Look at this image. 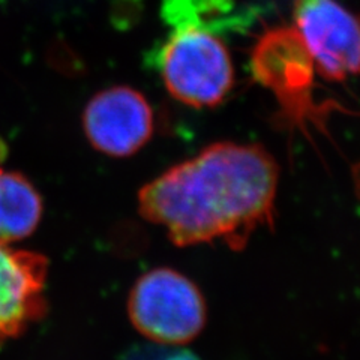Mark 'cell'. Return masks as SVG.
<instances>
[{"label":"cell","instance_id":"1","mask_svg":"<svg viewBox=\"0 0 360 360\" xmlns=\"http://www.w3.org/2000/svg\"><path fill=\"white\" fill-rule=\"evenodd\" d=\"M278 180L262 146L219 141L146 184L139 210L177 246L221 242L242 251L258 229H274Z\"/></svg>","mask_w":360,"mask_h":360},{"label":"cell","instance_id":"2","mask_svg":"<svg viewBox=\"0 0 360 360\" xmlns=\"http://www.w3.org/2000/svg\"><path fill=\"white\" fill-rule=\"evenodd\" d=\"M156 66L168 94L194 108L219 105L234 86L227 47L206 30L174 29L156 54Z\"/></svg>","mask_w":360,"mask_h":360},{"label":"cell","instance_id":"3","mask_svg":"<svg viewBox=\"0 0 360 360\" xmlns=\"http://www.w3.org/2000/svg\"><path fill=\"white\" fill-rule=\"evenodd\" d=\"M128 314L135 329L164 345H184L206 326V302L198 287L168 267L144 274L134 284Z\"/></svg>","mask_w":360,"mask_h":360},{"label":"cell","instance_id":"4","mask_svg":"<svg viewBox=\"0 0 360 360\" xmlns=\"http://www.w3.org/2000/svg\"><path fill=\"white\" fill-rule=\"evenodd\" d=\"M251 71L275 95L285 119L302 122L317 112L312 99L315 65L295 26L269 29L257 39Z\"/></svg>","mask_w":360,"mask_h":360},{"label":"cell","instance_id":"5","mask_svg":"<svg viewBox=\"0 0 360 360\" xmlns=\"http://www.w3.org/2000/svg\"><path fill=\"white\" fill-rule=\"evenodd\" d=\"M295 27L330 82L360 75V18L336 0H295Z\"/></svg>","mask_w":360,"mask_h":360},{"label":"cell","instance_id":"6","mask_svg":"<svg viewBox=\"0 0 360 360\" xmlns=\"http://www.w3.org/2000/svg\"><path fill=\"white\" fill-rule=\"evenodd\" d=\"M83 127L89 143L112 158L137 153L153 134V111L143 94L115 86L96 94L86 105Z\"/></svg>","mask_w":360,"mask_h":360},{"label":"cell","instance_id":"7","mask_svg":"<svg viewBox=\"0 0 360 360\" xmlns=\"http://www.w3.org/2000/svg\"><path fill=\"white\" fill-rule=\"evenodd\" d=\"M47 272L42 254L0 243V347L44 317Z\"/></svg>","mask_w":360,"mask_h":360},{"label":"cell","instance_id":"8","mask_svg":"<svg viewBox=\"0 0 360 360\" xmlns=\"http://www.w3.org/2000/svg\"><path fill=\"white\" fill-rule=\"evenodd\" d=\"M42 217V198L18 173L0 170V243L9 245L30 236Z\"/></svg>","mask_w":360,"mask_h":360},{"label":"cell","instance_id":"9","mask_svg":"<svg viewBox=\"0 0 360 360\" xmlns=\"http://www.w3.org/2000/svg\"><path fill=\"white\" fill-rule=\"evenodd\" d=\"M161 15L173 29L215 33L236 26L234 0H162Z\"/></svg>","mask_w":360,"mask_h":360},{"label":"cell","instance_id":"10","mask_svg":"<svg viewBox=\"0 0 360 360\" xmlns=\"http://www.w3.org/2000/svg\"><path fill=\"white\" fill-rule=\"evenodd\" d=\"M122 360H200L193 352L180 348L179 345L164 344H141L131 348Z\"/></svg>","mask_w":360,"mask_h":360},{"label":"cell","instance_id":"11","mask_svg":"<svg viewBox=\"0 0 360 360\" xmlns=\"http://www.w3.org/2000/svg\"><path fill=\"white\" fill-rule=\"evenodd\" d=\"M353 180H354V188H356V193L360 198V164H357L353 168Z\"/></svg>","mask_w":360,"mask_h":360},{"label":"cell","instance_id":"12","mask_svg":"<svg viewBox=\"0 0 360 360\" xmlns=\"http://www.w3.org/2000/svg\"><path fill=\"white\" fill-rule=\"evenodd\" d=\"M4 155H5V146L2 144V141H0V162H2Z\"/></svg>","mask_w":360,"mask_h":360}]
</instances>
